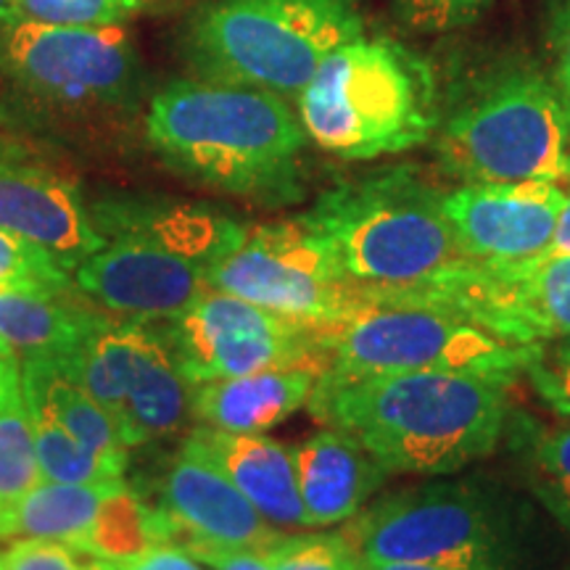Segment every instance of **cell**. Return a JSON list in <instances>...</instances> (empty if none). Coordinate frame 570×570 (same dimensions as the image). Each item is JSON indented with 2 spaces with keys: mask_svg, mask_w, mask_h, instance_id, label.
<instances>
[{
  "mask_svg": "<svg viewBox=\"0 0 570 570\" xmlns=\"http://www.w3.org/2000/svg\"><path fill=\"white\" fill-rule=\"evenodd\" d=\"M19 365L27 407L46 412L56 425L90 449L106 454H130L114 417L69 375L61 362L35 356V360H21Z\"/></svg>",
  "mask_w": 570,
  "mask_h": 570,
  "instance_id": "obj_23",
  "label": "cell"
},
{
  "mask_svg": "<svg viewBox=\"0 0 570 570\" xmlns=\"http://www.w3.org/2000/svg\"><path fill=\"white\" fill-rule=\"evenodd\" d=\"M508 428L515 433V452L531 494L570 531V423L544 425L518 417Z\"/></svg>",
  "mask_w": 570,
  "mask_h": 570,
  "instance_id": "obj_24",
  "label": "cell"
},
{
  "mask_svg": "<svg viewBox=\"0 0 570 570\" xmlns=\"http://www.w3.org/2000/svg\"><path fill=\"white\" fill-rule=\"evenodd\" d=\"M523 375L547 410L570 420V336L533 344Z\"/></svg>",
  "mask_w": 570,
  "mask_h": 570,
  "instance_id": "obj_31",
  "label": "cell"
},
{
  "mask_svg": "<svg viewBox=\"0 0 570 570\" xmlns=\"http://www.w3.org/2000/svg\"><path fill=\"white\" fill-rule=\"evenodd\" d=\"M148 512L156 544H223L262 550L275 525L188 439L135 470L127 481Z\"/></svg>",
  "mask_w": 570,
  "mask_h": 570,
  "instance_id": "obj_13",
  "label": "cell"
},
{
  "mask_svg": "<svg viewBox=\"0 0 570 570\" xmlns=\"http://www.w3.org/2000/svg\"><path fill=\"white\" fill-rule=\"evenodd\" d=\"M494 0H396L399 13L417 32H452L473 24Z\"/></svg>",
  "mask_w": 570,
  "mask_h": 570,
  "instance_id": "obj_32",
  "label": "cell"
},
{
  "mask_svg": "<svg viewBox=\"0 0 570 570\" xmlns=\"http://www.w3.org/2000/svg\"><path fill=\"white\" fill-rule=\"evenodd\" d=\"M119 367L111 417L127 452L175 436L194 417V386L177 367L159 320H135Z\"/></svg>",
  "mask_w": 570,
  "mask_h": 570,
  "instance_id": "obj_17",
  "label": "cell"
},
{
  "mask_svg": "<svg viewBox=\"0 0 570 570\" xmlns=\"http://www.w3.org/2000/svg\"><path fill=\"white\" fill-rule=\"evenodd\" d=\"M304 217L362 288L394 291L462 259L444 194L415 167H389L325 190Z\"/></svg>",
  "mask_w": 570,
  "mask_h": 570,
  "instance_id": "obj_5",
  "label": "cell"
},
{
  "mask_svg": "<svg viewBox=\"0 0 570 570\" xmlns=\"http://www.w3.org/2000/svg\"><path fill=\"white\" fill-rule=\"evenodd\" d=\"M209 288L317 327H336L367 304L365 288L304 214L248 225L240 246L214 267Z\"/></svg>",
  "mask_w": 570,
  "mask_h": 570,
  "instance_id": "obj_11",
  "label": "cell"
},
{
  "mask_svg": "<svg viewBox=\"0 0 570 570\" xmlns=\"http://www.w3.org/2000/svg\"><path fill=\"white\" fill-rule=\"evenodd\" d=\"M190 386L259 370L327 365V331L206 288L177 315L159 320Z\"/></svg>",
  "mask_w": 570,
  "mask_h": 570,
  "instance_id": "obj_12",
  "label": "cell"
},
{
  "mask_svg": "<svg viewBox=\"0 0 570 570\" xmlns=\"http://www.w3.org/2000/svg\"><path fill=\"white\" fill-rule=\"evenodd\" d=\"M30 410L35 454L40 479L53 483H106L125 479L130 470V454H106L90 449L80 439L56 425L46 412Z\"/></svg>",
  "mask_w": 570,
  "mask_h": 570,
  "instance_id": "obj_25",
  "label": "cell"
},
{
  "mask_svg": "<svg viewBox=\"0 0 570 570\" xmlns=\"http://www.w3.org/2000/svg\"><path fill=\"white\" fill-rule=\"evenodd\" d=\"M146 135L161 161L206 188L265 206L304 194L306 132L283 96L180 80L154 96Z\"/></svg>",
  "mask_w": 570,
  "mask_h": 570,
  "instance_id": "obj_2",
  "label": "cell"
},
{
  "mask_svg": "<svg viewBox=\"0 0 570 570\" xmlns=\"http://www.w3.org/2000/svg\"><path fill=\"white\" fill-rule=\"evenodd\" d=\"M531 346H512L479 325L431 306L367 298L356 315L327 331L323 373L365 375L444 370L515 381Z\"/></svg>",
  "mask_w": 570,
  "mask_h": 570,
  "instance_id": "obj_9",
  "label": "cell"
},
{
  "mask_svg": "<svg viewBox=\"0 0 570 570\" xmlns=\"http://www.w3.org/2000/svg\"><path fill=\"white\" fill-rule=\"evenodd\" d=\"M566 188L560 183H462L444 214L462 259L502 265L550 252Z\"/></svg>",
  "mask_w": 570,
  "mask_h": 570,
  "instance_id": "obj_15",
  "label": "cell"
},
{
  "mask_svg": "<svg viewBox=\"0 0 570 570\" xmlns=\"http://www.w3.org/2000/svg\"><path fill=\"white\" fill-rule=\"evenodd\" d=\"M127 479L106 483L40 481L13 502L0 504V539H46L71 550L82 544L101 504Z\"/></svg>",
  "mask_w": 570,
  "mask_h": 570,
  "instance_id": "obj_21",
  "label": "cell"
},
{
  "mask_svg": "<svg viewBox=\"0 0 570 570\" xmlns=\"http://www.w3.org/2000/svg\"><path fill=\"white\" fill-rule=\"evenodd\" d=\"M436 154L462 183H568L570 125L552 80L529 63L494 71L449 114Z\"/></svg>",
  "mask_w": 570,
  "mask_h": 570,
  "instance_id": "obj_7",
  "label": "cell"
},
{
  "mask_svg": "<svg viewBox=\"0 0 570 570\" xmlns=\"http://www.w3.org/2000/svg\"><path fill=\"white\" fill-rule=\"evenodd\" d=\"M21 21L19 17V9L13 0H0V48H3V42L9 40V35L13 27H17Z\"/></svg>",
  "mask_w": 570,
  "mask_h": 570,
  "instance_id": "obj_38",
  "label": "cell"
},
{
  "mask_svg": "<svg viewBox=\"0 0 570 570\" xmlns=\"http://www.w3.org/2000/svg\"><path fill=\"white\" fill-rule=\"evenodd\" d=\"M185 552L212 570H275L265 554L252 547H223V544H188Z\"/></svg>",
  "mask_w": 570,
  "mask_h": 570,
  "instance_id": "obj_36",
  "label": "cell"
},
{
  "mask_svg": "<svg viewBox=\"0 0 570 570\" xmlns=\"http://www.w3.org/2000/svg\"><path fill=\"white\" fill-rule=\"evenodd\" d=\"M21 21L56 27H111L135 17L146 0H13Z\"/></svg>",
  "mask_w": 570,
  "mask_h": 570,
  "instance_id": "obj_30",
  "label": "cell"
},
{
  "mask_svg": "<svg viewBox=\"0 0 570 570\" xmlns=\"http://www.w3.org/2000/svg\"><path fill=\"white\" fill-rule=\"evenodd\" d=\"M362 35L360 0H214L190 24L188 59L202 80L285 98Z\"/></svg>",
  "mask_w": 570,
  "mask_h": 570,
  "instance_id": "obj_6",
  "label": "cell"
},
{
  "mask_svg": "<svg viewBox=\"0 0 570 570\" xmlns=\"http://www.w3.org/2000/svg\"><path fill=\"white\" fill-rule=\"evenodd\" d=\"M259 552L275 570H360L362 566L344 533H277Z\"/></svg>",
  "mask_w": 570,
  "mask_h": 570,
  "instance_id": "obj_29",
  "label": "cell"
},
{
  "mask_svg": "<svg viewBox=\"0 0 570 570\" xmlns=\"http://www.w3.org/2000/svg\"><path fill=\"white\" fill-rule=\"evenodd\" d=\"M0 288L67 296L71 277L69 269H63L46 248L21 235L0 230Z\"/></svg>",
  "mask_w": 570,
  "mask_h": 570,
  "instance_id": "obj_28",
  "label": "cell"
},
{
  "mask_svg": "<svg viewBox=\"0 0 570 570\" xmlns=\"http://www.w3.org/2000/svg\"><path fill=\"white\" fill-rule=\"evenodd\" d=\"M6 67L35 96L56 104L125 98L135 75L130 32L111 27H56L19 21L3 42Z\"/></svg>",
  "mask_w": 570,
  "mask_h": 570,
  "instance_id": "obj_14",
  "label": "cell"
},
{
  "mask_svg": "<svg viewBox=\"0 0 570 570\" xmlns=\"http://www.w3.org/2000/svg\"><path fill=\"white\" fill-rule=\"evenodd\" d=\"M154 544L148 512L135 497L130 483L125 481L122 487L106 497L96 523L82 539V544L77 547V552L88 554L92 560H119Z\"/></svg>",
  "mask_w": 570,
  "mask_h": 570,
  "instance_id": "obj_26",
  "label": "cell"
},
{
  "mask_svg": "<svg viewBox=\"0 0 570 570\" xmlns=\"http://www.w3.org/2000/svg\"><path fill=\"white\" fill-rule=\"evenodd\" d=\"M360 570H454V568L425 566V562H370V560H362Z\"/></svg>",
  "mask_w": 570,
  "mask_h": 570,
  "instance_id": "obj_40",
  "label": "cell"
},
{
  "mask_svg": "<svg viewBox=\"0 0 570 570\" xmlns=\"http://www.w3.org/2000/svg\"><path fill=\"white\" fill-rule=\"evenodd\" d=\"M323 370L315 365L273 367L194 386L198 425L230 433H267L309 402Z\"/></svg>",
  "mask_w": 570,
  "mask_h": 570,
  "instance_id": "obj_20",
  "label": "cell"
},
{
  "mask_svg": "<svg viewBox=\"0 0 570 570\" xmlns=\"http://www.w3.org/2000/svg\"><path fill=\"white\" fill-rule=\"evenodd\" d=\"M298 119L306 138L338 159L404 154L436 132V80L402 42L362 35L320 63L298 92Z\"/></svg>",
  "mask_w": 570,
  "mask_h": 570,
  "instance_id": "obj_4",
  "label": "cell"
},
{
  "mask_svg": "<svg viewBox=\"0 0 570 570\" xmlns=\"http://www.w3.org/2000/svg\"><path fill=\"white\" fill-rule=\"evenodd\" d=\"M98 312L71 298L0 288V341L21 360L69 362Z\"/></svg>",
  "mask_w": 570,
  "mask_h": 570,
  "instance_id": "obj_22",
  "label": "cell"
},
{
  "mask_svg": "<svg viewBox=\"0 0 570 570\" xmlns=\"http://www.w3.org/2000/svg\"><path fill=\"white\" fill-rule=\"evenodd\" d=\"M298 494L309 529L348 523L389 479L373 454L341 428L325 425L294 449Z\"/></svg>",
  "mask_w": 570,
  "mask_h": 570,
  "instance_id": "obj_18",
  "label": "cell"
},
{
  "mask_svg": "<svg viewBox=\"0 0 570 570\" xmlns=\"http://www.w3.org/2000/svg\"><path fill=\"white\" fill-rule=\"evenodd\" d=\"M0 570H101L96 560H82L80 552L59 541L17 539L0 550Z\"/></svg>",
  "mask_w": 570,
  "mask_h": 570,
  "instance_id": "obj_33",
  "label": "cell"
},
{
  "mask_svg": "<svg viewBox=\"0 0 570 570\" xmlns=\"http://www.w3.org/2000/svg\"><path fill=\"white\" fill-rule=\"evenodd\" d=\"M101 570H204L202 562L173 544H154L119 560H96Z\"/></svg>",
  "mask_w": 570,
  "mask_h": 570,
  "instance_id": "obj_35",
  "label": "cell"
},
{
  "mask_svg": "<svg viewBox=\"0 0 570 570\" xmlns=\"http://www.w3.org/2000/svg\"><path fill=\"white\" fill-rule=\"evenodd\" d=\"M550 51L552 71L550 80L570 125V0H554L550 21Z\"/></svg>",
  "mask_w": 570,
  "mask_h": 570,
  "instance_id": "obj_34",
  "label": "cell"
},
{
  "mask_svg": "<svg viewBox=\"0 0 570 570\" xmlns=\"http://www.w3.org/2000/svg\"><path fill=\"white\" fill-rule=\"evenodd\" d=\"M554 252H570V188L566 190V206H562L558 235H554Z\"/></svg>",
  "mask_w": 570,
  "mask_h": 570,
  "instance_id": "obj_39",
  "label": "cell"
},
{
  "mask_svg": "<svg viewBox=\"0 0 570 570\" xmlns=\"http://www.w3.org/2000/svg\"><path fill=\"white\" fill-rule=\"evenodd\" d=\"M365 298L449 312L512 346L547 344L570 336V252L502 265L458 259L407 288H365Z\"/></svg>",
  "mask_w": 570,
  "mask_h": 570,
  "instance_id": "obj_10",
  "label": "cell"
},
{
  "mask_svg": "<svg viewBox=\"0 0 570 570\" xmlns=\"http://www.w3.org/2000/svg\"><path fill=\"white\" fill-rule=\"evenodd\" d=\"M0 230L46 248L75 273L104 248V235L69 180L51 169L24 164L0 151Z\"/></svg>",
  "mask_w": 570,
  "mask_h": 570,
  "instance_id": "obj_16",
  "label": "cell"
},
{
  "mask_svg": "<svg viewBox=\"0 0 570 570\" xmlns=\"http://www.w3.org/2000/svg\"><path fill=\"white\" fill-rule=\"evenodd\" d=\"M21 394V365L19 356L0 341V402Z\"/></svg>",
  "mask_w": 570,
  "mask_h": 570,
  "instance_id": "obj_37",
  "label": "cell"
},
{
  "mask_svg": "<svg viewBox=\"0 0 570 570\" xmlns=\"http://www.w3.org/2000/svg\"><path fill=\"white\" fill-rule=\"evenodd\" d=\"M360 560L454 570H515L508 510L473 481H428L377 497L341 531Z\"/></svg>",
  "mask_w": 570,
  "mask_h": 570,
  "instance_id": "obj_8",
  "label": "cell"
},
{
  "mask_svg": "<svg viewBox=\"0 0 570 570\" xmlns=\"http://www.w3.org/2000/svg\"><path fill=\"white\" fill-rule=\"evenodd\" d=\"M504 377L444 370L320 373L309 410L352 433L389 475H454L489 458L510 423Z\"/></svg>",
  "mask_w": 570,
  "mask_h": 570,
  "instance_id": "obj_1",
  "label": "cell"
},
{
  "mask_svg": "<svg viewBox=\"0 0 570 570\" xmlns=\"http://www.w3.org/2000/svg\"><path fill=\"white\" fill-rule=\"evenodd\" d=\"M235 483L275 529H309L298 494L294 452L265 433H230L198 425L185 436Z\"/></svg>",
  "mask_w": 570,
  "mask_h": 570,
  "instance_id": "obj_19",
  "label": "cell"
},
{
  "mask_svg": "<svg viewBox=\"0 0 570 570\" xmlns=\"http://www.w3.org/2000/svg\"><path fill=\"white\" fill-rule=\"evenodd\" d=\"M90 217L104 248L75 269L77 288L132 320H167L194 304L248 233L230 214L190 202L109 198Z\"/></svg>",
  "mask_w": 570,
  "mask_h": 570,
  "instance_id": "obj_3",
  "label": "cell"
},
{
  "mask_svg": "<svg viewBox=\"0 0 570 570\" xmlns=\"http://www.w3.org/2000/svg\"><path fill=\"white\" fill-rule=\"evenodd\" d=\"M40 465L24 394L0 402V504L38 487Z\"/></svg>",
  "mask_w": 570,
  "mask_h": 570,
  "instance_id": "obj_27",
  "label": "cell"
}]
</instances>
